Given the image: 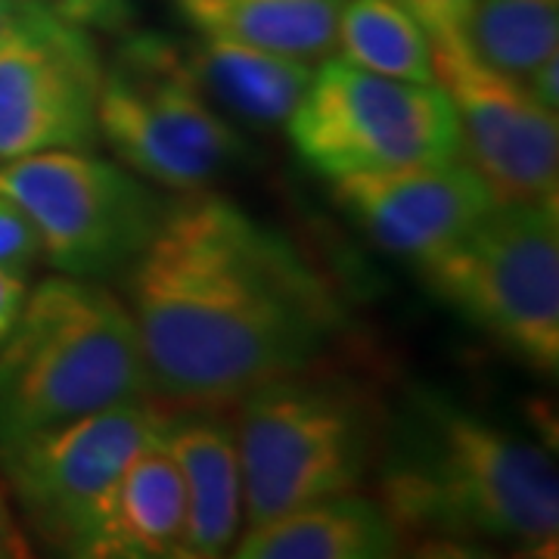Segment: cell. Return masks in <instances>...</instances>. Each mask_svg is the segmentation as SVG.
Returning a JSON list of instances; mask_svg holds the SVG:
<instances>
[{
    "instance_id": "cell-1",
    "label": "cell",
    "mask_w": 559,
    "mask_h": 559,
    "mask_svg": "<svg viewBox=\"0 0 559 559\" xmlns=\"http://www.w3.org/2000/svg\"><path fill=\"white\" fill-rule=\"evenodd\" d=\"M153 399L227 407L314 367L340 333V299L274 227L234 200L183 193L128 271Z\"/></svg>"
},
{
    "instance_id": "cell-2",
    "label": "cell",
    "mask_w": 559,
    "mask_h": 559,
    "mask_svg": "<svg viewBox=\"0 0 559 559\" xmlns=\"http://www.w3.org/2000/svg\"><path fill=\"white\" fill-rule=\"evenodd\" d=\"M380 503L401 535L444 544L557 547L554 457L520 432L444 395L417 392L385 423Z\"/></svg>"
},
{
    "instance_id": "cell-3",
    "label": "cell",
    "mask_w": 559,
    "mask_h": 559,
    "mask_svg": "<svg viewBox=\"0 0 559 559\" xmlns=\"http://www.w3.org/2000/svg\"><path fill=\"white\" fill-rule=\"evenodd\" d=\"M153 399L138 323L100 280L47 277L0 345V451L94 411Z\"/></svg>"
},
{
    "instance_id": "cell-4",
    "label": "cell",
    "mask_w": 559,
    "mask_h": 559,
    "mask_svg": "<svg viewBox=\"0 0 559 559\" xmlns=\"http://www.w3.org/2000/svg\"><path fill=\"white\" fill-rule=\"evenodd\" d=\"M242 525H261L311 500L360 491L377 469L385 419L342 377L301 367L234 404Z\"/></svg>"
},
{
    "instance_id": "cell-5",
    "label": "cell",
    "mask_w": 559,
    "mask_h": 559,
    "mask_svg": "<svg viewBox=\"0 0 559 559\" xmlns=\"http://www.w3.org/2000/svg\"><path fill=\"white\" fill-rule=\"evenodd\" d=\"M460 318L535 367L559 370V205H500L419 264Z\"/></svg>"
},
{
    "instance_id": "cell-6",
    "label": "cell",
    "mask_w": 559,
    "mask_h": 559,
    "mask_svg": "<svg viewBox=\"0 0 559 559\" xmlns=\"http://www.w3.org/2000/svg\"><path fill=\"white\" fill-rule=\"evenodd\" d=\"M286 131L301 162L330 180L463 156L457 112L439 81L389 79L342 57L314 66Z\"/></svg>"
},
{
    "instance_id": "cell-7",
    "label": "cell",
    "mask_w": 559,
    "mask_h": 559,
    "mask_svg": "<svg viewBox=\"0 0 559 559\" xmlns=\"http://www.w3.org/2000/svg\"><path fill=\"white\" fill-rule=\"evenodd\" d=\"M0 193L32 218L40 259L57 274L84 280L131 271L168 209L150 180L91 150H47L0 162Z\"/></svg>"
},
{
    "instance_id": "cell-8",
    "label": "cell",
    "mask_w": 559,
    "mask_h": 559,
    "mask_svg": "<svg viewBox=\"0 0 559 559\" xmlns=\"http://www.w3.org/2000/svg\"><path fill=\"white\" fill-rule=\"evenodd\" d=\"M162 419L156 399L128 401L3 448L0 473L25 528L44 547L75 557L106 491Z\"/></svg>"
},
{
    "instance_id": "cell-9",
    "label": "cell",
    "mask_w": 559,
    "mask_h": 559,
    "mask_svg": "<svg viewBox=\"0 0 559 559\" xmlns=\"http://www.w3.org/2000/svg\"><path fill=\"white\" fill-rule=\"evenodd\" d=\"M103 57L97 38L32 0L0 38V162L94 150Z\"/></svg>"
},
{
    "instance_id": "cell-10",
    "label": "cell",
    "mask_w": 559,
    "mask_h": 559,
    "mask_svg": "<svg viewBox=\"0 0 559 559\" xmlns=\"http://www.w3.org/2000/svg\"><path fill=\"white\" fill-rule=\"evenodd\" d=\"M436 81L454 106L463 156L500 205H559V119L522 81L469 44L432 47Z\"/></svg>"
},
{
    "instance_id": "cell-11",
    "label": "cell",
    "mask_w": 559,
    "mask_h": 559,
    "mask_svg": "<svg viewBox=\"0 0 559 559\" xmlns=\"http://www.w3.org/2000/svg\"><path fill=\"white\" fill-rule=\"evenodd\" d=\"M333 197L382 249L417 264L448 252L495 205L466 156L336 178Z\"/></svg>"
},
{
    "instance_id": "cell-12",
    "label": "cell",
    "mask_w": 559,
    "mask_h": 559,
    "mask_svg": "<svg viewBox=\"0 0 559 559\" xmlns=\"http://www.w3.org/2000/svg\"><path fill=\"white\" fill-rule=\"evenodd\" d=\"M75 557H187V491L162 426L124 463Z\"/></svg>"
},
{
    "instance_id": "cell-13",
    "label": "cell",
    "mask_w": 559,
    "mask_h": 559,
    "mask_svg": "<svg viewBox=\"0 0 559 559\" xmlns=\"http://www.w3.org/2000/svg\"><path fill=\"white\" fill-rule=\"evenodd\" d=\"M103 69L124 81L150 116L218 175L249 153L246 138L215 109L193 75L183 47L171 38L134 28L121 35L116 53L109 62L103 60Z\"/></svg>"
},
{
    "instance_id": "cell-14",
    "label": "cell",
    "mask_w": 559,
    "mask_h": 559,
    "mask_svg": "<svg viewBox=\"0 0 559 559\" xmlns=\"http://www.w3.org/2000/svg\"><path fill=\"white\" fill-rule=\"evenodd\" d=\"M224 407L165 411L162 441L187 491V559L230 554L242 532V473L234 417Z\"/></svg>"
},
{
    "instance_id": "cell-15",
    "label": "cell",
    "mask_w": 559,
    "mask_h": 559,
    "mask_svg": "<svg viewBox=\"0 0 559 559\" xmlns=\"http://www.w3.org/2000/svg\"><path fill=\"white\" fill-rule=\"evenodd\" d=\"M401 550V532L380 500L360 491L311 500L234 540L237 559H385Z\"/></svg>"
},
{
    "instance_id": "cell-16",
    "label": "cell",
    "mask_w": 559,
    "mask_h": 559,
    "mask_svg": "<svg viewBox=\"0 0 559 559\" xmlns=\"http://www.w3.org/2000/svg\"><path fill=\"white\" fill-rule=\"evenodd\" d=\"M345 0H171L200 38L234 40L318 62L336 53Z\"/></svg>"
},
{
    "instance_id": "cell-17",
    "label": "cell",
    "mask_w": 559,
    "mask_h": 559,
    "mask_svg": "<svg viewBox=\"0 0 559 559\" xmlns=\"http://www.w3.org/2000/svg\"><path fill=\"white\" fill-rule=\"evenodd\" d=\"M183 53L212 100L255 124H286L314 75V62L234 40L200 38Z\"/></svg>"
},
{
    "instance_id": "cell-18",
    "label": "cell",
    "mask_w": 559,
    "mask_h": 559,
    "mask_svg": "<svg viewBox=\"0 0 559 559\" xmlns=\"http://www.w3.org/2000/svg\"><path fill=\"white\" fill-rule=\"evenodd\" d=\"M342 60L401 81H436L432 40L401 0H345L336 25Z\"/></svg>"
},
{
    "instance_id": "cell-19",
    "label": "cell",
    "mask_w": 559,
    "mask_h": 559,
    "mask_svg": "<svg viewBox=\"0 0 559 559\" xmlns=\"http://www.w3.org/2000/svg\"><path fill=\"white\" fill-rule=\"evenodd\" d=\"M466 44L491 69L525 81L559 53V0H476Z\"/></svg>"
},
{
    "instance_id": "cell-20",
    "label": "cell",
    "mask_w": 559,
    "mask_h": 559,
    "mask_svg": "<svg viewBox=\"0 0 559 559\" xmlns=\"http://www.w3.org/2000/svg\"><path fill=\"white\" fill-rule=\"evenodd\" d=\"M140 3L143 0H47V7L62 22L84 28L94 38H121L134 32L140 22Z\"/></svg>"
},
{
    "instance_id": "cell-21",
    "label": "cell",
    "mask_w": 559,
    "mask_h": 559,
    "mask_svg": "<svg viewBox=\"0 0 559 559\" xmlns=\"http://www.w3.org/2000/svg\"><path fill=\"white\" fill-rule=\"evenodd\" d=\"M40 259V237L32 218L0 193V267L28 274Z\"/></svg>"
},
{
    "instance_id": "cell-22",
    "label": "cell",
    "mask_w": 559,
    "mask_h": 559,
    "mask_svg": "<svg viewBox=\"0 0 559 559\" xmlns=\"http://www.w3.org/2000/svg\"><path fill=\"white\" fill-rule=\"evenodd\" d=\"M414 20L423 25L432 47H457L466 44V28L473 20L476 0H401Z\"/></svg>"
},
{
    "instance_id": "cell-23",
    "label": "cell",
    "mask_w": 559,
    "mask_h": 559,
    "mask_svg": "<svg viewBox=\"0 0 559 559\" xmlns=\"http://www.w3.org/2000/svg\"><path fill=\"white\" fill-rule=\"evenodd\" d=\"M32 557V540L22 528L20 513L13 507V498H10V488H7V479L0 473V559H22Z\"/></svg>"
},
{
    "instance_id": "cell-24",
    "label": "cell",
    "mask_w": 559,
    "mask_h": 559,
    "mask_svg": "<svg viewBox=\"0 0 559 559\" xmlns=\"http://www.w3.org/2000/svg\"><path fill=\"white\" fill-rule=\"evenodd\" d=\"M28 301V277L0 267V345L10 340Z\"/></svg>"
},
{
    "instance_id": "cell-25",
    "label": "cell",
    "mask_w": 559,
    "mask_h": 559,
    "mask_svg": "<svg viewBox=\"0 0 559 559\" xmlns=\"http://www.w3.org/2000/svg\"><path fill=\"white\" fill-rule=\"evenodd\" d=\"M522 84L535 94V100L544 103L547 109L559 112V53L547 57L538 69H532V75L522 81Z\"/></svg>"
},
{
    "instance_id": "cell-26",
    "label": "cell",
    "mask_w": 559,
    "mask_h": 559,
    "mask_svg": "<svg viewBox=\"0 0 559 559\" xmlns=\"http://www.w3.org/2000/svg\"><path fill=\"white\" fill-rule=\"evenodd\" d=\"M28 3H32V0H0V38L25 16Z\"/></svg>"
}]
</instances>
